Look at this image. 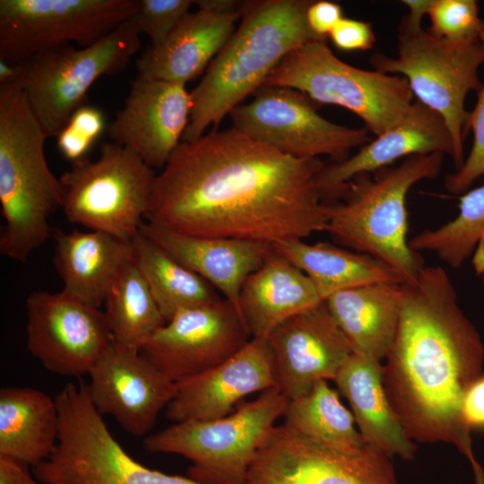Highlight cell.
I'll return each instance as SVG.
<instances>
[{"label":"cell","mask_w":484,"mask_h":484,"mask_svg":"<svg viewBox=\"0 0 484 484\" xmlns=\"http://www.w3.org/2000/svg\"><path fill=\"white\" fill-rule=\"evenodd\" d=\"M140 35L130 19L89 47L66 45L17 64L13 83L24 92L48 137H56L86 105L87 92L99 77L125 68L141 47Z\"/></svg>","instance_id":"10"},{"label":"cell","mask_w":484,"mask_h":484,"mask_svg":"<svg viewBox=\"0 0 484 484\" xmlns=\"http://www.w3.org/2000/svg\"><path fill=\"white\" fill-rule=\"evenodd\" d=\"M59 436L51 455L34 467L42 484H204L151 470L131 457L91 403L85 384L67 383L55 397Z\"/></svg>","instance_id":"9"},{"label":"cell","mask_w":484,"mask_h":484,"mask_svg":"<svg viewBox=\"0 0 484 484\" xmlns=\"http://www.w3.org/2000/svg\"><path fill=\"white\" fill-rule=\"evenodd\" d=\"M229 116L232 127L250 139L297 159L328 155L340 162L371 141L367 128H350L321 117L315 103L286 87H260Z\"/></svg>","instance_id":"13"},{"label":"cell","mask_w":484,"mask_h":484,"mask_svg":"<svg viewBox=\"0 0 484 484\" xmlns=\"http://www.w3.org/2000/svg\"><path fill=\"white\" fill-rule=\"evenodd\" d=\"M444 154L407 157L396 166L360 174L343 187L337 201L324 203V231L336 245L371 255L413 282L424 266L407 238L406 198L418 182L437 177Z\"/></svg>","instance_id":"4"},{"label":"cell","mask_w":484,"mask_h":484,"mask_svg":"<svg viewBox=\"0 0 484 484\" xmlns=\"http://www.w3.org/2000/svg\"><path fill=\"white\" fill-rule=\"evenodd\" d=\"M272 247L307 275L323 300L336 292L368 284L404 283L402 276L385 263L338 245L290 239Z\"/></svg>","instance_id":"29"},{"label":"cell","mask_w":484,"mask_h":484,"mask_svg":"<svg viewBox=\"0 0 484 484\" xmlns=\"http://www.w3.org/2000/svg\"><path fill=\"white\" fill-rule=\"evenodd\" d=\"M157 174L134 151L104 143L96 160L71 162L59 177L67 220L130 242L145 219Z\"/></svg>","instance_id":"11"},{"label":"cell","mask_w":484,"mask_h":484,"mask_svg":"<svg viewBox=\"0 0 484 484\" xmlns=\"http://www.w3.org/2000/svg\"><path fill=\"white\" fill-rule=\"evenodd\" d=\"M263 86L290 88L315 104L342 107L376 136L397 125L413 103L404 77L350 65L323 40L309 41L290 52Z\"/></svg>","instance_id":"8"},{"label":"cell","mask_w":484,"mask_h":484,"mask_svg":"<svg viewBox=\"0 0 484 484\" xmlns=\"http://www.w3.org/2000/svg\"><path fill=\"white\" fill-rule=\"evenodd\" d=\"M283 417L288 428L317 444L347 452L366 445L352 413L327 381H319L307 393L288 400Z\"/></svg>","instance_id":"31"},{"label":"cell","mask_w":484,"mask_h":484,"mask_svg":"<svg viewBox=\"0 0 484 484\" xmlns=\"http://www.w3.org/2000/svg\"><path fill=\"white\" fill-rule=\"evenodd\" d=\"M138 7L139 0H0V60L20 64L70 42L89 47Z\"/></svg>","instance_id":"12"},{"label":"cell","mask_w":484,"mask_h":484,"mask_svg":"<svg viewBox=\"0 0 484 484\" xmlns=\"http://www.w3.org/2000/svg\"><path fill=\"white\" fill-rule=\"evenodd\" d=\"M392 458L366 444L341 451L274 426L259 448L246 484H400Z\"/></svg>","instance_id":"14"},{"label":"cell","mask_w":484,"mask_h":484,"mask_svg":"<svg viewBox=\"0 0 484 484\" xmlns=\"http://www.w3.org/2000/svg\"><path fill=\"white\" fill-rule=\"evenodd\" d=\"M334 382L348 400L366 444L391 458L414 459L417 446L407 436L387 399L381 362L353 353Z\"/></svg>","instance_id":"26"},{"label":"cell","mask_w":484,"mask_h":484,"mask_svg":"<svg viewBox=\"0 0 484 484\" xmlns=\"http://www.w3.org/2000/svg\"><path fill=\"white\" fill-rule=\"evenodd\" d=\"M464 413L471 428L484 427V376L468 390L464 401Z\"/></svg>","instance_id":"40"},{"label":"cell","mask_w":484,"mask_h":484,"mask_svg":"<svg viewBox=\"0 0 484 484\" xmlns=\"http://www.w3.org/2000/svg\"><path fill=\"white\" fill-rule=\"evenodd\" d=\"M139 230L220 291L239 313V294L245 281L272 250V246L264 243L190 236L148 221H143Z\"/></svg>","instance_id":"22"},{"label":"cell","mask_w":484,"mask_h":484,"mask_svg":"<svg viewBox=\"0 0 484 484\" xmlns=\"http://www.w3.org/2000/svg\"><path fill=\"white\" fill-rule=\"evenodd\" d=\"M133 259L166 321L182 308L219 299L217 290L140 230L130 241Z\"/></svg>","instance_id":"30"},{"label":"cell","mask_w":484,"mask_h":484,"mask_svg":"<svg viewBox=\"0 0 484 484\" xmlns=\"http://www.w3.org/2000/svg\"><path fill=\"white\" fill-rule=\"evenodd\" d=\"M312 1L264 0L241 4L242 21L190 91L191 111L182 141L219 125L292 50L318 39L307 22Z\"/></svg>","instance_id":"3"},{"label":"cell","mask_w":484,"mask_h":484,"mask_svg":"<svg viewBox=\"0 0 484 484\" xmlns=\"http://www.w3.org/2000/svg\"><path fill=\"white\" fill-rule=\"evenodd\" d=\"M323 301L307 275L272 247L245 281L239 309L251 338L267 339L282 323Z\"/></svg>","instance_id":"25"},{"label":"cell","mask_w":484,"mask_h":484,"mask_svg":"<svg viewBox=\"0 0 484 484\" xmlns=\"http://www.w3.org/2000/svg\"><path fill=\"white\" fill-rule=\"evenodd\" d=\"M272 387L274 377L267 340L251 338L229 359L177 383L165 415L174 423L220 418L246 396Z\"/></svg>","instance_id":"20"},{"label":"cell","mask_w":484,"mask_h":484,"mask_svg":"<svg viewBox=\"0 0 484 484\" xmlns=\"http://www.w3.org/2000/svg\"><path fill=\"white\" fill-rule=\"evenodd\" d=\"M428 16V31L452 41H471L480 38L483 20L474 0H434Z\"/></svg>","instance_id":"34"},{"label":"cell","mask_w":484,"mask_h":484,"mask_svg":"<svg viewBox=\"0 0 484 484\" xmlns=\"http://www.w3.org/2000/svg\"><path fill=\"white\" fill-rule=\"evenodd\" d=\"M472 264L480 280L484 292V240L478 245L472 255Z\"/></svg>","instance_id":"45"},{"label":"cell","mask_w":484,"mask_h":484,"mask_svg":"<svg viewBox=\"0 0 484 484\" xmlns=\"http://www.w3.org/2000/svg\"><path fill=\"white\" fill-rule=\"evenodd\" d=\"M191 106L186 84L137 76L106 132L111 142L162 169L182 141Z\"/></svg>","instance_id":"19"},{"label":"cell","mask_w":484,"mask_h":484,"mask_svg":"<svg viewBox=\"0 0 484 484\" xmlns=\"http://www.w3.org/2000/svg\"><path fill=\"white\" fill-rule=\"evenodd\" d=\"M402 284L378 282L336 292L324 301L354 354L382 363L399 323Z\"/></svg>","instance_id":"27"},{"label":"cell","mask_w":484,"mask_h":484,"mask_svg":"<svg viewBox=\"0 0 484 484\" xmlns=\"http://www.w3.org/2000/svg\"><path fill=\"white\" fill-rule=\"evenodd\" d=\"M297 159L231 127L181 141L153 182L148 222L190 236L273 245L324 231L317 177Z\"/></svg>","instance_id":"1"},{"label":"cell","mask_w":484,"mask_h":484,"mask_svg":"<svg viewBox=\"0 0 484 484\" xmlns=\"http://www.w3.org/2000/svg\"><path fill=\"white\" fill-rule=\"evenodd\" d=\"M402 3L408 8L409 13L402 19L413 26H421L422 20L434 3V0H402Z\"/></svg>","instance_id":"42"},{"label":"cell","mask_w":484,"mask_h":484,"mask_svg":"<svg viewBox=\"0 0 484 484\" xmlns=\"http://www.w3.org/2000/svg\"><path fill=\"white\" fill-rule=\"evenodd\" d=\"M484 48V20L479 38ZM469 129L473 132L471 150L462 166L445 178V188L453 194L466 193L472 183L484 177V82L475 108L470 112Z\"/></svg>","instance_id":"35"},{"label":"cell","mask_w":484,"mask_h":484,"mask_svg":"<svg viewBox=\"0 0 484 484\" xmlns=\"http://www.w3.org/2000/svg\"><path fill=\"white\" fill-rule=\"evenodd\" d=\"M58 436L55 398L27 386L0 390V455L34 468L51 455Z\"/></svg>","instance_id":"28"},{"label":"cell","mask_w":484,"mask_h":484,"mask_svg":"<svg viewBox=\"0 0 484 484\" xmlns=\"http://www.w3.org/2000/svg\"><path fill=\"white\" fill-rule=\"evenodd\" d=\"M455 218L409 239L415 252H432L454 269H459L484 240V184L459 197Z\"/></svg>","instance_id":"33"},{"label":"cell","mask_w":484,"mask_h":484,"mask_svg":"<svg viewBox=\"0 0 484 484\" xmlns=\"http://www.w3.org/2000/svg\"><path fill=\"white\" fill-rule=\"evenodd\" d=\"M29 466L19 460L0 455V484H40L31 476Z\"/></svg>","instance_id":"41"},{"label":"cell","mask_w":484,"mask_h":484,"mask_svg":"<svg viewBox=\"0 0 484 484\" xmlns=\"http://www.w3.org/2000/svg\"><path fill=\"white\" fill-rule=\"evenodd\" d=\"M397 39L395 57L376 53L370 65L378 72L404 77L416 100L444 118L453 139L457 170L464 162L462 142L469 131L465 99L471 91L479 92L481 88L478 71L484 63V48L480 39H445L403 19Z\"/></svg>","instance_id":"7"},{"label":"cell","mask_w":484,"mask_h":484,"mask_svg":"<svg viewBox=\"0 0 484 484\" xmlns=\"http://www.w3.org/2000/svg\"><path fill=\"white\" fill-rule=\"evenodd\" d=\"M53 238V263L64 284L62 291L99 308L133 259L131 243L95 230L65 232L56 229Z\"/></svg>","instance_id":"24"},{"label":"cell","mask_w":484,"mask_h":484,"mask_svg":"<svg viewBox=\"0 0 484 484\" xmlns=\"http://www.w3.org/2000/svg\"><path fill=\"white\" fill-rule=\"evenodd\" d=\"M191 0H139L136 13L131 18L141 34L152 46L162 43L189 13Z\"/></svg>","instance_id":"37"},{"label":"cell","mask_w":484,"mask_h":484,"mask_svg":"<svg viewBox=\"0 0 484 484\" xmlns=\"http://www.w3.org/2000/svg\"><path fill=\"white\" fill-rule=\"evenodd\" d=\"M87 394L101 414L111 415L128 433L145 436L173 398L172 382L140 350L113 341L89 372Z\"/></svg>","instance_id":"17"},{"label":"cell","mask_w":484,"mask_h":484,"mask_svg":"<svg viewBox=\"0 0 484 484\" xmlns=\"http://www.w3.org/2000/svg\"><path fill=\"white\" fill-rule=\"evenodd\" d=\"M48 138L22 89L0 84V254L26 263L51 236L61 184L44 152Z\"/></svg>","instance_id":"5"},{"label":"cell","mask_w":484,"mask_h":484,"mask_svg":"<svg viewBox=\"0 0 484 484\" xmlns=\"http://www.w3.org/2000/svg\"><path fill=\"white\" fill-rule=\"evenodd\" d=\"M106 128L103 112L96 107L84 105L72 115L56 136L57 147L71 162L78 160L87 156Z\"/></svg>","instance_id":"36"},{"label":"cell","mask_w":484,"mask_h":484,"mask_svg":"<svg viewBox=\"0 0 484 484\" xmlns=\"http://www.w3.org/2000/svg\"><path fill=\"white\" fill-rule=\"evenodd\" d=\"M239 17L241 11L189 13L162 43L143 50L135 63L138 76L182 84L195 79L231 37Z\"/></svg>","instance_id":"23"},{"label":"cell","mask_w":484,"mask_h":484,"mask_svg":"<svg viewBox=\"0 0 484 484\" xmlns=\"http://www.w3.org/2000/svg\"><path fill=\"white\" fill-rule=\"evenodd\" d=\"M27 349L48 371L88 375L114 341L105 313L60 291H35L25 302Z\"/></svg>","instance_id":"16"},{"label":"cell","mask_w":484,"mask_h":484,"mask_svg":"<svg viewBox=\"0 0 484 484\" xmlns=\"http://www.w3.org/2000/svg\"><path fill=\"white\" fill-rule=\"evenodd\" d=\"M274 387L288 400L336 378L353 354L324 301L279 325L266 339Z\"/></svg>","instance_id":"18"},{"label":"cell","mask_w":484,"mask_h":484,"mask_svg":"<svg viewBox=\"0 0 484 484\" xmlns=\"http://www.w3.org/2000/svg\"><path fill=\"white\" fill-rule=\"evenodd\" d=\"M307 22L311 32L325 41L334 26L342 19L341 6L334 2L312 1L307 10Z\"/></svg>","instance_id":"39"},{"label":"cell","mask_w":484,"mask_h":484,"mask_svg":"<svg viewBox=\"0 0 484 484\" xmlns=\"http://www.w3.org/2000/svg\"><path fill=\"white\" fill-rule=\"evenodd\" d=\"M288 399L275 387L234 412L213 419H190L146 436L151 453L178 454L191 462L187 477L204 484H246L249 468Z\"/></svg>","instance_id":"6"},{"label":"cell","mask_w":484,"mask_h":484,"mask_svg":"<svg viewBox=\"0 0 484 484\" xmlns=\"http://www.w3.org/2000/svg\"><path fill=\"white\" fill-rule=\"evenodd\" d=\"M250 339L238 310L220 298L205 306L179 309L140 352L177 384L229 359Z\"/></svg>","instance_id":"15"},{"label":"cell","mask_w":484,"mask_h":484,"mask_svg":"<svg viewBox=\"0 0 484 484\" xmlns=\"http://www.w3.org/2000/svg\"><path fill=\"white\" fill-rule=\"evenodd\" d=\"M194 2L198 9L220 13L239 12L242 4L233 0H198Z\"/></svg>","instance_id":"43"},{"label":"cell","mask_w":484,"mask_h":484,"mask_svg":"<svg viewBox=\"0 0 484 484\" xmlns=\"http://www.w3.org/2000/svg\"><path fill=\"white\" fill-rule=\"evenodd\" d=\"M113 341L138 350L166 323L143 274L132 259L104 302Z\"/></svg>","instance_id":"32"},{"label":"cell","mask_w":484,"mask_h":484,"mask_svg":"<svg viewBox=\"0 0 484 484\" xmlns=\"http://www.w3.org/2000/svg\"><path fill=\"white\" fill-rule=\"evenodd\" d=\"M436 152L454 159L450 131L437 112L415 100L397 125L360 147L356 154L324 165L317 177L323 201L336 200L345 185L358 175L391 166L403 157Z\"/></svg>","instance_id":"21"},{"label":"cell","mask_w":484,"mask_h":484,"mask_svg":"<svg viewBox=\"0 0 484 484\" xmlns=\"http://www.w3.org/2000/svg\"><path fill=\"white\" fill-rule=\"evenodd\" d=\"M18 65L0 60V84L13 83L18 78Z\"/></svg>","instance_id":"44"},{"label":"cell","mask_w":484,"mask_h":484,"mask_svg":"<svg viewBox=\"0 0 484 484\" xmlns=\"http://www.w3.org/2000/svg\"><path fill=\"white\" fill-rule=\"evenodd\" d=\"M402 288L397 331L383 366L387 399L411 441L454 445L469 461L473 484H484L464 413L468 390L484 376L482 339L442 266L424 265Z\"/></svg>","instance_id":"2"},{"label":"cell","mask_w":484,"mask_h":484,"mask_svg":"<svg viewBox=\"0 0 484 484\" xmlns=\"http://www.w3.org/2000/svg\"><path fill=\"white\" fill-rule=\"evenodd\" d=\"M329 38L342 51H364L373 48L376 35L368 22L343 17L334 26Z\"/></svg>","instance_id":"38"}]
</instances>
